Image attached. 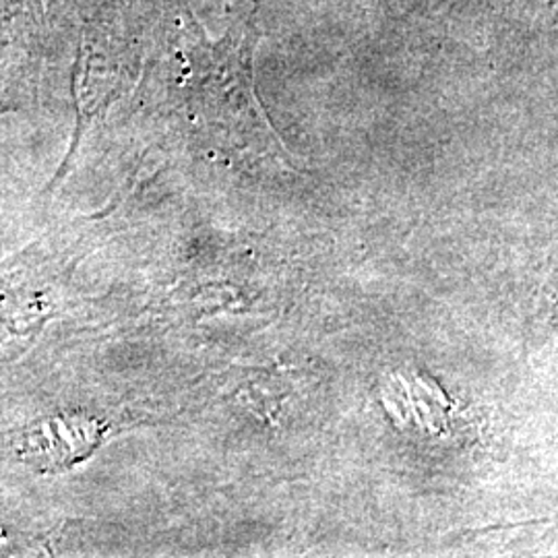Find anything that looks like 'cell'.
Returning <instances> with one entry per match:
<instances>
[{
    "label": "cell",
    "mask_w": 558,
    "mask_h": 558,
    "mask_svg": "<svg viewBox=\"0 0 558 558\" xmlns=\"http://www.w3.org/2000/svg\"><path fill=\"white\" fill-rule=\"evenodd\" d=\"M104 424L85 414H57L32 422L15 439V456L38 472H60L89 458L101 439Z\"/></svg>",
    "instance_id": "6da1fadb"
}]
</instances>
